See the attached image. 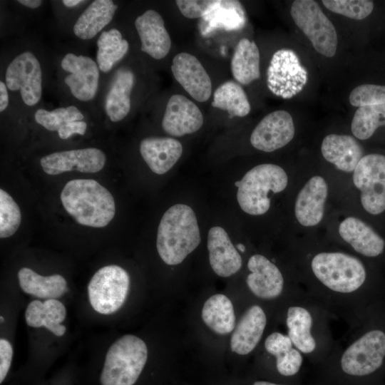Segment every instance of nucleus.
<instances>
[{
    "label": "nucleus",
    "mask_w": 385,
    "mask_h": 385,
    "mask_svg": "<svg viewBox=\"0 0 385 385\" xmlns=\"http://www.w3.org/2000/svg\"><path fill=\"white\" fill-rule=\"evenodd\" d=\"M339 233L354 250L366 257L378 256L385 246L384 240L370 226L354 217L341 222Z\"/></svg>",
    "instance_id": "nucleus-24"
},
{
    "label": "nucleus",
    "mask_w": 385,
    "mask_h": 385,
    "mask_svg": "<svg viewBox=\"0 0 385 385\" xmlns=\"http://www.w3.org/2000/svg\"><path fill=\"white\" fill-rule=\"evenodd\" d=\"M106 161V155L101 150L87 148L48 154L41 158L40 164L46 174L55 175L73 170L97 173L103 169Z\"/></svg>",
    "instance_id": "nucleus-12"
},
{
    "label": "nucleus",
    "mask_w": 385,
    "mask_h": 385,
    "mask_svg": "<svg viewBox=\"0 0 385 385\" xmlns=\"http://www.w3.org/2000/svg\"><path fill=\"white\" fill-rule=\"evenodd\" d=\"M24 317L29 327H44L57 337L63 336L66 331V327L61 324L66 317V309L57 299L31 301L26 308Z\"/></svg>",
    "instance_id": "nucleus-25"
},
{
    "label": "nucleus",
    "mask_w": 385,
    "mask_h": 385,
    "mask_svg": "<svg viewBox=\"0 0 385 385\" xmlns=\"http://www.w3.org/2000/svg\"><path fill=\"white\" fill-rule=\"evenodd\" d=\"M148 359L145 342L133 334L116 339L107 350L100 374L101 385H133Z\"/></svg>",
    "instance_id": "nucleus-3"
},
{
    "label": "nucleus",
    "mask_w": 385,
    "mask_h": 385,
    "mask_svg": "<svg viewBox=\"0 0 385 385\" xmlns=\"http://www.w3.org/2000/svg\"><path fill=\"white\" fill-rule=\"evenodd\" d=\"M60 199L68 214L81 225L104 227L115 214L113 195L95 180L68 181L61 192Z\"/></svg>",
    "instance_id": "nucleus-1"
},
{
    "label": "nucleus",
    "mask_w": 385,
    "mask_h": 385,
    "mask_svg": "<svg viewBox=\"0 0 385 385\" xmlns=\"http://www.w3.org/2000/svg\"><path fill=\"white\" fill-rule=\"evenodd\" d=\"M130 288V277L121 267L104 266L96 271L88 284L89 303L103 315L117 312L124 304Z\"/></svg>",
    "instance_id": "nucleus-6"
},
{
    "label": "nucleus",
    "mask_w": 385,
    "mask_h": 385,
    "mask_svg": "<svg viewBox=\"0 0 385 385\" xmlns=\"http://www.w3.org/2000/svg\"><path fill=\"white\" fill-rule=\"evenodd\" d=\"M135 76L132 71L120 68L115 73L105 101V110L113 122L123 120L130 110V93Z\"/></svg>",
    "instance_id": "nucleus-27"
},
{
    "label": "nucleus",
    "mask_w": 385,
    "mask_h": 385,
    "mask_svg": "<svg viewBox=\"0 0 385 385\" xmlns=\"http://www.w3.org/2000/svg\"><path fill=\"white\" fill-rule=\"evenodd\" d=\"M21 289L27 294L39 299H57L68 291L66 279L59 274L42 276L29 267L18 272Z\"/></svg>",
    "instance_id": "nucleus-26"
},
{
    "label": "nucleus",
    "mask_w": 385,
    "mask_h": 385,
    "mask_svg": "<svg viewBox=\"0 0 385 385\" xmlns=\"http://www.w3.org/2000/svg\"><path fill=\"white\" fill-rule=\"evenodd\" d=\"M118 6L111 0H96L84 10L73 26L79 38H93L113 19Z\"/></svg>",
    "instance_id": "nucleus-28"
},
{
    "label": "nucleus",
    "mask_w": 385,
    "mask_h": 385,
    "mask_svg": "<svg viewBox=\"0 0 385 385\" xmlns=\"http://www.w3.org/2000/svg\"><path fill=\"white\" fill-rule=\"evenodd\" d=\"M83 118L81 112L74 106L58 108L51 111L38 109L34 114L36 122L50 131H58L66 123L81 120Z\"/></svg>",
    "instance_id": "nucleus-36"
},
{
    "label": "nucleus",
    "mask_w": 385,
    "mask_h": 385,
    "mask_svg": "<svg viewBox=\"0 0 385 385\" xmlns=\"http://www.w3.org/2000/svg\"><path fill=\"white\" fill-rule=\"evenodd\" d=\"M202 124L203 115L195 103L180 94L169 98L162 120L166 133L181 137L197 131Z\"/></svg>",
    "instance_id": "nucleus-16"
},
{
    "label": "nucleus",
    "mask_w": 385,
    "mask_h": 385,
    "mask_svg": "<svg viewBox=\"0 0 385 385\" xmlns=\"http://www.w3.org/2000/svg\"><path fill=\"white\" fill-rule=\"evenodd\" d=\"M323 157L339 170L352 172L363 157V148L359 142L349 135L330 134L322 143Z\"/></svg>",
    "instance_id": "nucleus-23"
},
{
    "label": "nucleus",
    "mask_w": 385,
    "mask_h": 385,
    "mask_svg": "<svg viewBox=\"0 0 385 385\" xmlns=\"http://www.w3.org/2000/svg\"><path fill=\"white\" fill-rule=\"evenodd\" d=\"M202 318L209 328L220 334L231 332L236 326L232 303L222 294H214L207 299L202 309Z\"/></svg>",
    "instance_id": "nucleus-30"
},
{
    "label": "nucleus",
    "mask_w": 385,
    "mask_h": 385,
    "mask_svg": "<svg viewBox=\"0 0 385 385\" xmlns=\"http://www.w3.org/2000/svg\"><path fill=\"white\" fill-rule=\"evenodd\" d=\"M253 385H282V384H277L271 383L269 381H255L253 384Z\"/></svg>",
    "instance_id": "nucleus-48"
},
{
    "label": "nucleus",
    "mask_w": 385,
    "mask_h": 385,
    "mask_svg": "<svg viewBox=\"0 0 385 385\" xmlns=\"http://www.w3.org/2000/svg\"><path fill=\"white\" fill-rule=\"evenodd\" d=\"M307 80V71L294 51L282 48L273 54L267 71V85L273 94L289 99L302 91Z\"/></svg>",
    "instance_id": "nucleus-8"
},
{
    "label": "nucleus",
    "mask_w": 385,
    "mask_h": 385,
    "mask_svg": "<svg viewBox=\"0 0 385 385\" xmlns=\"http://www.w3.org/2000/svg\"><path fill=\"white\" fill-rule=\"evenodd\" d=\"M316 277L329 289L350 293L359 289L366 279V270L357 258L342 252H321L312 260Z\"/></svg>",
    "instance_id": "nucleus-5"
},
{
    "label": "nucleus",
    "mask_w": 385,
    "mask_h": 385,
    "mask_svg": "<svg viewBox=\"0 0 385 385\" xmlns=\"http://www.w3.org/2000/svg\"><path fill=\"white\" fill-rule=\"evenodd\" d=\"M353 182L361 191V202L371 215L385 210V156L373 153L363 156L353 173Z\"/></svg>",
    "instance_id": "nucleus-9"
},
{
    "label": "nucleus",
    "mask_w": 385,
    "mask_h": 385,
    "mask_svg": "<svg viewBox=\"0 0 385 385\" xmlns=\"http://www.w3.org/2000/svg\"><path fill=\"white\" fill-rule=\"evenodd\" d=\"M292 115L285 111H275L265 116L250 136L252 145L259 150L272 152L289 143L294 138Z\"/></svg>",
    "instance_id": "nucleus-14"
},
{
    "label": "nucleus",
    "mask_w": 385,
    "mask_h": 385,
    "mask_svg": "<svg viewBox=\"0 0 385 385\" xmlns=\"http://www.w3.org/2000/svg\"><path fill=\"white\" fill-rule=\"evenodd\" d=\"M251 272L246 279L247 287L257 297L270 299L282 292L284 279L278 267L262 255H254L248 260Z\"/></svg>",
    "instance_id": "nucleus-18"
},
{
    "label": "nucleus",
    "mask_w": 385,
    "mask_h": 385,
    "mask_svg": "<svg viewBox=\"0 0 385 385\" xmlns=\"http://www.w3.org/2000/svg\"><path fill=\"white\" fill-rule=\"evenodd\" d=\"M86 129L87 123L85 121L76 120L66 123L57 132L60 138L66 140L73 134L84 135Z\"/></svg>",
    "instance_id": "nucleus-44"
},
{
    "label": "nucleus",
    "mask_w": 385,
    "mask_h": 385,
    "mask_svg": "<svg viewBox=\"0 0 385 385\" xmlns=\"http://www.w3.org/2000/svg\"><path fill=\"white\" fill-rule=\"evenodd\" d=\"M2 320H4V318H2V317H1V321L2 322Z\"/></svg>",
    "instance_id": "nucleus-50"
},
{
    "label": "nucleus",
    "mask_w": 385,
    "mask_h": 385,
    "mask_svg": "<svg viewBox=\"0 0 385 385\" xmlns=\"http://www.w3.org/2000/svg\"><path fill=\"white\" fill-rule=\"evenodd\" d=\"M8 88L5 83L0 81V111L3 112L9 104Z\"/></svg>",
    "instance_id": "nucleus-45"
},
{
    "label": "nucleus",
    "mask_w": 385,
    "mask_h": 385,
    "mask_svg": "<svg viewBox=\"0 0 385 385\" xmlns=\"http://www.w3.org/2000/svg\"><path fill=\"white\" fill-rule=\"evenodd\" d=\"M312 317L301 307H291L287 315L288 336L292 344L302 352L308 354L316 348V342L311 334Z\"/></svg>",
    "instance_id": "nucleus-32"
},
{
    "label": "nucleus",
    "mask_w": 385,
    "mask_h": 385,
    "mask_svg": "<svg viewBox=\"0 0 385 385\" xmlns=\"http://www.w3.org/2000/svg\"><path fill=\"white\" fill-rule=\"evenodd\" d=\"M219 0H177L176 5L182 14L188 19L203 17Z\"/></svg>",
    "instance_id": "nucleus-40"
},
{
    "label": "nucleus",
    "mask_w": 385,
    "mask_h": 385,
    "mask_svg": "<svg viewBox=\"0 0 385 385\" xmlns=\"http://www.w3.org/2000/svg\"><path fill=\"white\" fill-rule=\"evenodd\" d=\"M21 220L19 205L3 189L0 190V237L6 238L18 230Z\"/></svg>",
    "instance_id": "nucleus-37"
},
{
    "label": "nucleus",
    "mask_w": 385,
    "mask_h": 385,
    "mask_svg": "<svg viewBox=\"0 0 385 385\" xmlns=\"http://www.w3.org/2000/svg\"><path fill=\"white\" fill-rule=\"evenodd\" d=\"M266 323V315L260 306L250 307L234 329L230 339L231 350L240 355L250 353L260 342Z\"/></svg>",
    "instance_id": "nucleus-22"
},
{
    "label": "nucleus",
    "mask_w": 385,
    "mask_h": 385,
    "mask_svg": "<svg viewBox=\"0 0 385 385\" xmlns=\"http://www.w3.org/2000/svg\"><path fill=\"white\" fill-rule=\"evenodd\" d=\"M328 187L321 176L310 178L299 192L294 207L295 216L303 226L319 224L323 218Z\"/></svg>",
    "instance_id": "nucleus-19"
},
{
    "label": "nucleus",
    "mask_w": 385,
    "mask_h": 385,
    "mask_svg": "<svg viewBox=\"0 0 385 385\" xmlns=\"http://www.w3.org/2000/svg\"><path fill=\"white\" fill-rule=\"evenodd\" d=\"M5 81L9 90L20 91L26 105L32 106L38 103L42 93V71L36 56L31 51L16 56L7 66Z\"/></svg>",
    "instance_id": "nucleus-11"
},
{
    "label": "nucleus",
    "mask_w": 385,
    "mask_h": 385,
    "mask_svg": "<svg viewBox=\"0 0 385 385\" xmlns=\"http://www.w3.org/2000/svg\"><path fill=\"white\" fill-rule=\"evenodd\" d=\"M207 246L210 264L216 274L227 277L240 270L241 256L224 228L215 226L210 229Z\"/></svg>",
    "instance_id": "nucleus-20"
},
{
    "label": "nucleus",
    "mask_w": 385,
    "mask_h": 385,
    "mask_svg": "<svg viewBox=\"0 0 385 385\" xmlns=\"http://www.w3.org/2000/svg\"><path fill=\"white\" fill-rule=\"evenodd\" d=\"M322 2L331 11L356 20L367 17L374 9L373 1L369 0H323Z\"/></svg>",
    "instance_id": "nucleus-38"
},
{
    "label": "nucleus",
    "mask_w": 385,
    "mask_h": 385,
    "mask_svg": "<svg viewBox=\"0 0 385 385\" xmlns=\"http://www.w3.org/2000/svg\"><path fill=\"white\" fill-rule=\"evenodd\" d=\"M290 14L296 25L318 53L329 58L335 55L337 48L336 29L315 1H294Z\"/></svg>",
    "instance_id": "nucleus-7"
},
{
    "label": "nucleus",
    "mask_w": 385,
    "mask_h": 385,
    "mask_svg": "<svg viewBox=\"0 0 385 385\" xmlns=\"http://www.w3.org/2000/svg\"><path fill=\"white\" fill-rule=\"evenodd\" d=\"M61 66L69 73L64 82L76 98L88 101L95 97L98 87L99 68L92 58L69 53L64 56Z\"/></svg>",
    "instance_id": "nucleus-13"
},
{
    "label": "nucleus",
    "mask_w": 385,
    "mask_h": 385,
    "mask_svg": "<svg viewBox=\"0 0 385 385\" xmlns=\"http://www.w3.org/2000/svg\"><path fill=\"white\" fill-rule=\"evenodd\" d=\"M287 183V175L280 166L272 163L258 165L235 182L237 202L249 215H263L270 207L268 194L282 192Z\"/></svg>",
    "instance_id": "nucleus-4"
},
{
    "label": "nucleus",
    "mask_w": 385,
    "mask_h": 385,
    "mask_svg": "<svg viewBox=\"0 0 385 385\" xmlns=\"http://www.w3.org/2000/svg\"><path fill=\"white\" fill-rule=\"evenodd\" d=\"M18 2L31 9H36L42 4L41 0H19Z\"/></svg>",
    "instance_id": "nucleus-46"
},
{
    "label": "nucleus",
    "mask_w": 385,
    "mask_h": 385,
    "mask_svg": "<svg viewBox=\"0 0 385 385\" xmlns=\"http://www.w3.org/2000/svg\"><path fill=\"white\" fill-rule=\"evenodd\" d=\"M135 27L141 42L142 51L158 60L169 53L171 40L159 13L153 9L147 10L136 18Z\"/></svg>",
    "instance_id": "nucleus-17"
},
{
    "label": "nucleus",
    "mask_w": 385,
    "mask_h": 385,
    "mask_svg": "<svg viewBox=\"0 0 385 385\" xmlns=\"http://www.w3.org/2000/svg\"><path fill=\"white\" fill-rule=\"evenodd\" d=\"M381 125H385V104L368 105L356 111L351 128L356 138L366 140Z\"/></svg>",
    "instance_id": "nucleus-35"
},
{
    "label": "nucleus",
    "mask_w": 385,
    "mask_h": 385,
    "mask_svg": "<svg viewBox=\"0 0 385 385\" xmlns=\"http://www.w3.org/2000/svg\"><path fill=\"white\" fill-rule=\"evenodd\" d=\"M237 247L240 251H241L242 252L245 251V247L242 244H240V243L238 244L237 245Z\"/></svg>",
    "instance_id": "nucleus-49"
},
{
    "label": "nucleus",
    "mask_w": 385,
    "mask_h": 385,
    "mask_svg": "<svg viewBox=\"0 0 385 385\" xmlns=\"http://www.w3.org/2000/svg\"><path fill=\"white\" fill-rule=\"evenodd\" d=\"M85 2L82 0H63L62 1V3L67 7H73L77 6L78 4L81 3Z\"/></svg>",
    "instance_id": "nucleus-47"
},
{
    "label": "nucleus",
    "mask_w": 385,
    "mask_h": 385,
    "mask_svg": "<svg viewBox=\"0 0 385 385\" xmlns=\"http://www.w3.org/2000/svg\"><path fill=\"white\" fill-rule=\"evenodd\" d=\"M385 356V334L369 331L351 344L341 359L342 370L352 376H365L377 370Z\"/></svg>",
    "instance_id": "nucleus-10"
},
{
    "label": "nucleus",
    "mask_w": 385,
    "mask_h": 385,
    "mask_svg": "<svg viewBox=\"0 0 385 385\" xmlns=\"http://www.w3.org/2000/svg\"><path fill=\"white\" fill-rule=\"evenodd\" d=\"M260 51L255 41L246 38L237 43L231 59V71L240 83L247 85L260 77Z\"/></svg>",
    "instance_id": "nucleus-29"
},
{
    "label": "nucleus",
    "mask_w": 385,
    "mask_h": 385,
    "mask_svg": "<svg viewBox=\"0 0 385 385\" xmlns=\"http://www.w3.org/2000/svg\"><path fill=\"white\" fill-rule=\"evenodd\" d=\"M140 153L150 169L163 175L170 170L183 153L182 144L168 137H148L140 144Z\"/></svg>",
    "instance_id": "nucleus-21"
},
{
    "label": "nucleus",
    "mask_w": 385,
    "mask_h": 385,
    "mask_svg": "<svg viewBox=\"0 0 385 385\" xmlns=\"http://www.w3.org/2000/svg\"><path fill=\"white\" fill-rule=\"evenodd\" d=\"M97 46V63L99 69L105 73L110 71L129 48L128 42L116 29L102 32L98 38Z\"/></svg>",
    "instance_id": "nucleus-34"
},
{
    "label": "nucleus",
    "mask_w": 385,
    "mask_h": 385,
    "mask_svg": "<svg viewBox=\"0 0 385 385\" xmlns=\"http://www.w3.org/2000/svg\"><path fill=\"white\" fill-rule=\"evenodd\" d=\"M349 102L355 107L385 104V86L361 84L354 88L349 95Z\"/></svg>",
    "instance_id": "nucleus-39"
},
{
    "label": "nucleus",
    "mask_w": 385,
    "mask_h": 385,
    "mask_svg": "<svg viewBox=\"0 0 385 385\" xmlns=\"http://www.w3.org/2000/svg\"><path fill=\"white\" fill-rule=\"evenodd\" d=\"M302 360L300 352L292 348L284 354L276 357L277 371L283 376H293L299 371Z\"/></svg>",
    "instance_id": "nucleus-41"
},
{
    "label": "nucleus",
    "mask_w": 385,
    "mask_h": 385,
    "mask_svg": "<svg viewBox=\"0 0 385 385\" xmlns=\"http://www.w3.org/2000/svg\"><path fill=\"white\" fill-rule=\"evenodd\" d=\"M211 105L227 111L231 116L244 117L251 110L244 89L233 81L223 83L215 90Z\"/></svg>",
    "instance_id": "nucleus-33"
},
{
    "label": "nucleus",
    "mask_w": 385,
    "mask_h": 385,
    "mask_svg": "<svg viewBox=\"0 0 385 385\" xmlns=\"http://www.w3.org/2000/svg\"><path fill=\"white\" fill-rule=\"evenodd\" d=\"M171 71L176 81L196 101L205 102L212 93L209 75L193 55L182 52L173 60Z\"/></svg>",
    "instance_id": "nucleus-15"
},
{
    "label": "nucleus",
    "mask_w": 385,
    "mask_h": 385,
    "mask_svg": "<svg viewBox=\"0 0 385 385\" xmlns=\"http://www.w3.org/2000/svg\"><path fill=\"white\" fill-rule=\"evenodd\" d=\"M200 241L196 215L190 206L178 203L165 212L158 227L156 247L165 264L181 263Z\"/></svg>",
    "instance_id": "nucleus-2"
},
{
    "label": "nucleus",
    "mask_w": 385,
    "mask_h": 385,
    "mask_svg": "<svg viewBox=\"0 0 385 385\" xmlns=\"http://www.w3.org/2000/svg\"><path fill=\"white\" fill-rule=\"evenodd\" d=\"M14 355L11 342L5 339H0V383L2 384L11 367Z\"/></svg>",
    "instance_id": "nucleus-43"
},
{
    "label": "nucleus",
    "mask_w": 385,
    "mask_h": 385,
    "mask_svg": "<svg viewBox=\"0 0 385 385\" xmlns=\"http://www.w3.org/2000/svg\"><path fill=\"white\" fill-rule=\"evenodd\" d=\"M292 342L289 337L279 332H273L270 334L265 342L267 351L275 357L284 354L292 347Z\"/></svg>",
    "instance_id": "nucleus-42"
},
{
    "label": "nucleus",
    "mask_w": 385,
    "mask_h": 385,
    "mask_svg": "<svg viewBox=\"0 0 385 385\" xmlns=\"http://www.w3.org/2000/svg\"><path fill=\"white\" fill-rule=\"evenodd\" d=\"M245 14L240 1L219 0L217 4L202 17L205 26L202 33L206 35L217 29L238 30L245 23Z\"/></svg>",
    "instance_id": "nucleus-31"
}]
</instances>
